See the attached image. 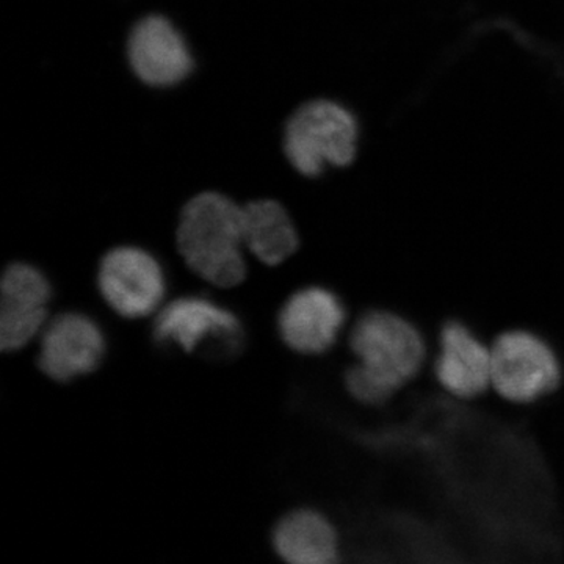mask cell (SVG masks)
Wrapping results in <instances>:
<instances>
[{
    "instance_id": "6da1fadb",
    "label": "cell",
    "mask_w": 564,
    "mask_h": 564,
    "mask_svg": "<svg viewBox=\"0 0 564 564\" xmlns=\"http://www.w3.org/2000/svg\"><path fill=\"white\" fill-rule=\"evenodd\" d=\"M348 345L356 361L344 375L345 389L355 402L380 408L422 377L433 343L413 318L375 306L352 323Z\"/></svg>"
},
{
    "instance_id": "7a4b0ae2",
    "label": "cell",
    "mask_w": 564,
    "mask_h": 564,
    "mask_svg": "<svg viewBox=\"0 0 564 564\" xmlns=\"http://www.w3.org/2000/svg\"><path fill=\"white\" fill-rule=\"evenodd\" d=\"M177 248L193 272L218 288H236L247 276L243 206L225 193L206 191L184 204Z\"/></svg>"
},
{
    "instance_id": "3957f363",
    "label": "cell",
    "mask_w": 564,
    "mask_h": 564,
    "mask_svg": "<svg viewBox=\"0 0 564 564\" xmlns=\"http://www.w3.org/2000/svg\"><path fill=\"white\" fill-rule=\"evenodd\" d=\"M562 355L554 344L525 326L503 329L491 339V392L514 408L533 406L560 391Z\"/></svg>"
},
{
    "instance_id": "277c9868",
    "label": "cell",
    "mask_w": 564,
    "mask_h": 564,
    "mask_svg": "<svg viewBox=\"0 0 564 564\" xmlns=\"http://www.w3.org/2000/svg\"><path fill=\"white\" fill-rule=\"evenodd\" d=\"M358 122L337 102H304L282 129V151L296 173L321 176L325 166L350 165L356 155Z\"/></svg>"
},
{
    "instance_id": "5b68a950",
    "label": "cell",
    "mask_w": 564,
    "mask_h": 564,
    "mask_svg": "<svg viewBox=\"0 0 564 564\" xmlns=\"http://www.w3.org/2000/svg\"><path fill=\"white\" fill-rule=\"evenodd\" d=\"M430 373L456 402H477L491 392V340L462 318H448L433 337Z\"/></svg>"
},
{
    "instance_id": "8992f818",
    "label": "cell",
    "mask_w": 564,
    "mask_h": 564,
    "mask_svg": "<svg viewBox=\"0 0 564 564\" xmlns=\"http://www.w3.org/2000/svg\"><path fill=\"white\" fill-rule=\"evenodd\" d=\"M126 57L133 76L147 87H174L195 68L187 40L169 18L148 14L129 32Z\"/></svg>"
},
{
    "instance_id": "52a82bcc",
    "label": "cell",
    "mask_w": 564,
    "mask_h": 564,
    "mask_svg": "<svg viewBox=\"0 0 564 564\" xmlns=\"http://www.w3.org/2000/svg\"><path fill=\"white\" fill-rule=\"evenodd\" d=\"M99 291L104 300L126 318L151 314L165 293V278L159 262L144 250L115 248L99 267Z\"/></svg>"
},
{
    "instance_id": "ba28073f",
    "label": "cell",
    "mask_w": 564,
    "mask_h": 564,
    "mask_svg": "<svg viewBox=\"0 0 564 564\" xmlns=\"http://www.w3.org/2000/svg\"><path fill=\"white\" fill-rule=\"evenodd\" d=\"M154 337L161 344L180 345L187 352L209 343L218 351L236 352L243 340L236 315L198 296L170 303L154 323Z\"/></svg>"
},
{
    "instance_id": "9c48e42d",
    "label": "cell",
    "mask_w": 564,
    "mask_h": 564,
    "mask_svg": "<svg viewBox=\"0 0 564 564\" xmlns=\"http://www.w3.org/2000/svg\"><path fill=\"white\" fill-rule=\"evenodd\" d=\"M347 317V307L336 292L313 285L289 299L278 325L282 339L292 350L322 355L337 343Z\"/></svg>"
},
{
    "instance_id": "30bf717a",
    "label": "cell",
    "mask_w": 564,
    "mask_h": 564,
    "mask_svg": "<svg viewBox=\"0 0 564 564\" xmlns=\"http://www.w3.org/2000/svg\"><path fill=\"white\" fill-rule=\"evenodd\" d=\"M106 343L99 326L84 314L58 315L41 340L40 369L52 380L65 381L93 372L101 362Z\"/></svg>"
},
{
    "instance_id": "8fae6325",
    "label": "cell",
    "mask_w": 564,
    "mask_h": 564,
    "mask_svg": "<svg viewBox=\"0 0 564 564\" xmlns=\"http://www.w3.org/2000/svg\"><path fill=\"white\" fill-rule=\"evenodd\" d=\"M51 285L28 263H13L2 280L0 348L17 351L31 343L47 317Z\"/></svg>"
},
{
    "instance_id": "7c38bea8",
    "label": "cell",
    "mask_w": 564,
    "mask_h": 564,
    "mask_svg": "<svg viewBox=\"0 0 564 564\" xmlns=\"http://www.w3.org/2000/svg\"><path fill=\"white\" fill-rule=\"evenodd\" d=\"M274 547L293 564H333L339 560V533L325 516L313 510L293 511L274 530Z\"/></svg>"
},
{
    "instance_id": "4fadbf2b",
    "label": "cell",
    "mask_w": 564,
    "mask_h": 564,
    "mask_svg": "<svg viewBox=\"0 0 564 564\" xmlns=\"http://www.w3.org/2000/svg\"><path fill=\"white\" fill-rule=\"evenodd\" d=\"M243 243L267 265H278L299 250L300 236L280 202L256 199L243 204Z\"/></svg>"
}]
</instances>
